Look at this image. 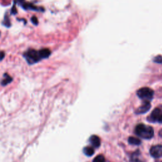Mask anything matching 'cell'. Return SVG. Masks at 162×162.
<instances>
[{
	"label": "cell",
	"mask_w": 162,
	"mask_h": 162,
	"mask_svg": "<svg viewBox=\"0 0 162 162\" xmlns=\"http://www.w3.org/2000/svg\"><path fill=\"white\" fill-rule=\"evenodd\" d=\"M31 22L35 26H37L38 25V23H39L38 22V20H37V18L36 17H35V16H33V17L31 18Z\"/></svg>",
	"instance_id": "e0dca14e"
},
{
	"label": "cell",
	"mask_w": 162,
	"mask_h": 162,
	"mask_svg": "<svg viewBox=\"0 0 162 162\" xmlns=\"http://www.w3.org/2000/svg\"><path fill=\"white\" fill-rule=\"evenodd\" d=\"M39 53L40 57H41L42 59L48 58L51 55L50 50L49 49H48V48H44V49L39 50Z\"/></svg>",
	"instance_id": "9c48e42d"
},
{
	"label": "cell",
	"mask_w": 162,
	"mask_h": 162,
	"mask_svg": "<svg viewBox=\"0 0 162 162\" xmlns=\"http://www.w3.org/2000/svg\"><path fill=\"white\" fill-rule=\"evenodd\" d=\"M23 56L25 57L26 61L29 65L36 63L40 60H42L39 51H36L33 49H29L27 50L23 54Z\"/></svg>",
	"instance_id": "7a4b0ae2"
},
{
	"label": "cell",
	"mask_w": 162,
	"mask_h": 162,
	"mask_svg": "<svg viewBox=\"0 0 162 162\" xmlns=\"http://www.w3.org/2000/svg\"><path fill=\"white\" fill-rule=\"evenodd\" d=\"M93 162H105V158L104 156L102 155H100L96 156L94 160H93Z\"/></svg>",
	"instance_id": "9a60e30c"
},
{
	"label": "cell",
	"mask_w": 162,
	"mask_h": 162,
	"mask_svg": "<svg viewBox=\"0 0 162 162\" xmlns=\"http://www.w3.org/2000/svg\"><path fill=\"white\" fill-rule=\"evenodd\" d=\"M15 4H16V2L14 3V5H13V8H12V10H11V13L13 14V15H15V14H17V9H16V6H15Z\"/></svg>",
	"instance_id": "ac0fdd59"
},
{
	"label": "cell",
	"mask_w": 162,
	"mask_h": 162,
	"mask_svg": "<svg viewBox=\"0 0 162 162\" xmlns=\"http://www.w3.org/2000/svg\"><path fill=\"white\" fill-rule=\"evenodd\" d=\"M160 162H162V161H160Z\"/></svg>",
	"instance_id": "44dd1931"
},
{
	"label": "cell",
	"mask_w": 162,
	"mask_h": 162,
	"mask_svg": "<svg viewBox=\"0 0 162 162\" xmlns=\"http://www.w3.org/2000/svg\"><path fill=\"white\" fill-rule=\"evenodd\" d=\"M137 95L144 101H150L153 99L154 91L149 87H142L137 91Z\"/></svg>",
	"instance_id": "3957f363"
},
{
	"label": "cell",
	"mask_w": 162,
	"mask_h": 162,
	"mask_svg": "<svg viewBox=\"0 0 162 162\" xmlns=\"http://www.w3.org/2000/svg\"><path fill=\"white\" fill-rule=\"evenodd\" d=\"M161 115H162V110L159 108H157L152 111L151 115L149 116L147 120L149 122H150L159 123V121L160 120Z\"/></svg>",
	"instance_id": "277c9868"
},
{
	"label": "cell",
	"mask_w": 162,
	"mask_h": 162,
	"mask_svg": "<svg viewBox=\"0 0 162 162\" xmlns=\"http://www.w3.org/2000/svg\"><path fill=\"white\" fill-rule=\"evenodd\" d=\"M130 162H143L140 159H139V152L136 151L132 155Z\"/></svg>",
	"instance_id": "4fadbf2b"
},
{
	"label": "cell",
	"mask_w": 162,
	"mask_h": 162,
	"mask_svg": "<svg viewBox=\"0 0 162 162\" xmlns=\"http://www.w3.org/2000/svg\"><path fill=\"white\" fill-rule=\"evenodd\" d=\"M135 133L137 136L141 138L150 139L154 136V130L151 126L141 124L136 127Z\"/></svg>",
	"instance_id": "6da1fadb"
},
{
	"label": "cell",
	"mask_w": 162,
	"mask_h": 162,
	"mask_svg": "<svg viewBox=\"0 0 162 162\" xmlns=\"http://www.w3.org/2000/svg\"><path fill=\"white\" fill-rule=\"evenodd\" d=\"M150 155L155 158H159L162 157V145H155L150 149Z\"/></svg>",
	"instance_id": "5b68a950"
},
{
	"label": "cell",
	"mask_w": 162,
	"mask_h": 162,
	"mask_svg": "<svg viewBox=\"0 0 162 162\" xmlns=\"http://www.w3.org/2000/svg\"><path fill=\"white\" fill-rule=\"evenodd\" d=\"M154 61L158 63H162V56L158 55L156 57L154 58Z\"/></svg>",
	"instance_id": "2e32d148"
},
{
	"label": "cell",
	"mask_w": 162,
	"mask_h": 162,
	"mask_svg": "<svg viewBox=\"0 0 162 162\" xmlns=\"http://www.w3.org/2000/svg\"><path fill=\"white\" fill-rule=\"evenodd\" d=\"M128 143L132 145H139L141 143L140 139L134 137H129L128 139Z\"/></svg>",
	"instance_id": "8fae6325"
},
{
	"label": "cell",
	"mask_w": 162,
	"mask_h": 162,
	"mask_svg": "<svg viewBox=\"0 0 162 162\" xmlns=\"http://www.w3.org/2000/svg\"><path fill=\"white\" fill-rule=\"evenodd\" d=\"M151 108V104L150 101H144L143 104L136 110V114H143L148 112Z\"/></svg>",
	"instance_id": "8992f818"
},
{
	"label": "cell",
	"mask_w": 162,
	"mask_h": 162,
	"mask_svg": "<svg viewBox=\"0 0 162 162\" xmlns=\"http://www.w3.org/2000/svg\"><path fill=\"white\" fill-rule=\"evenodd\" d=\"M5 53L3 51H0V61L3 60V58H5Z\"/></svg>",
	"instance_id": "d6986e66"
},
{
	"label": "cell",
	"mask_w": 162,
	"mask_h": 162,
	"mask_svg": "<svg viewBox=\"0 0 162 162\" xmlns=\"http://www.w3.org/2000/svg\"><path fill=\"white\" fill-rule=\"evenodd\" d=\"M90 143L92 144V146L94 148H99L101 145V140L100 138L96 135H93L90 138Z\"/></svg>",
	"instance_id": "52a82bcc"
},
{
	"label": "cell",
	"mask_w": 162,
	"mask_h": 162,
	"mask_svg": "<svg viewBox=\"0 0 162 162\" xmlns=\"http://www.w3.org/2000/svg\"><path fill=\"white\" fill-rule=\"evenodd\" d=\"M12 80H13V79L11 76H10L9 75H8L7 74H4V79L2 80L1 84L3 86H5L9 84H10V83H12Z\"/></svg>",
	"instance_id": "30bf717a"
},
{
	"label": "cell",
	"mask_w": 162,
	"mask_h": 162,
	"mask_svg": "<svg viewBox=\"0 0 162 162\" xmlns=\"http://www.w3.org/2000/svg\"><path fill=\"white\" fill-rule=\"evenodd\" d=\"M83 152L87 157H91L94 155V150L91 147L86 146L83 149Z\"/></svg>",
	"instance_id": "7c38bea8"
},
{
	"label": "cell",
	"mask_w": 162,
	"mask_h": 162,
	"mask_svg": "<svg viewBox=\"0 0 162 162\" xmlns=\"http://www.w3.org/2000/svg\"><path fill=\"white\" fill-rule=\"evenodd\" d=\"M23 9L25 10H34V11H38V10H41V9H39L36 6H34L33 4L32 3H27L24 2L21 5Z\"/></svg>",
	"instance_id": "ba28073f"
},
{
	"label": "cell",
	"mask_w": 162,
	"mask_h": 162,
	"mask_svg": "<svg viewBox=\"0 0 162 162\" xmlns=\"http://www.w3.org/2000/svg\"><path fill=\"white\" fill-rule=\"evenodd\" d=\"M3 25L7 27H10V26H11V23H10V20L9 18V16H8L7 14L5 15V19H4V21L3 22Z\"/></svg>",
	"instance_id": "5bb4252c"
},
{
	"label": "cell",
	"mask_w": 162,
	"mask_h": 162,
	"mask_svg": "<svg viewBox=\"0 0 162 162\" xmlns=\"http://www.w3.org/2000/svg\"><path fill=\"white\" fill-rule=\"evenodd\" d=\"M160 136H162V130L160 131Z\"/></svg>",
	"instance_id": "ffe728a7"
}]
</instances>
